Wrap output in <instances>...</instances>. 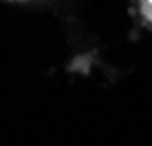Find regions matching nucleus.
Here are the masks:
<instances>
[{"instance_id":"1","label":"nucleus","mask_w":152,"mask_h":146,"mask_svg":"<svg viewBox=\"0 0 152 146\" xmlns=\"http://www.w3.org/2000/svg\"><path fill=\"white\" fill-rule=\"evenodd\" d=\"M148 12H150V17H152V0H148Z\"/></svg>"},{"instance_id":"2","label":"nucleus","mask_w":152,"mask_h":146,"mask_svg":"<svg viewBox=\"0 0 152 146\" xmlns=\"http://www.w3.org/2000/svg\"><path fill=\"white\" fill-rule=\"evenodd\" d=\"M10 2H25V0H10Z\"/></svg>"}]
</instances>
